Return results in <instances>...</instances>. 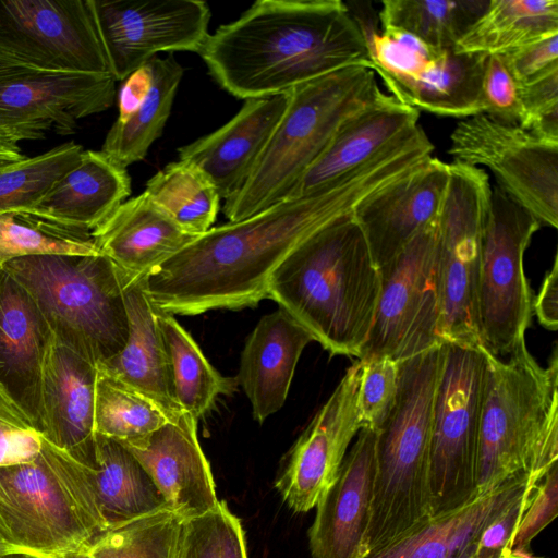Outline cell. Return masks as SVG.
<instances>
[{
	"instance_id": "obj_1",
	"label": "cell",
	"mask_w": 558,
	"mask_h": 558,
	"mask_svg": "<svg viewBox=\"0 0 558 558\" xmlns=\"http://www.w3.org/2000/svg\"><path fill=\"white\" fill-rule=\"evenodd\" d=\"M416 163L415 154L398 144L324 191L211 227L151 269L142 279L143 289L157 310L171 315L255 306L268 296L271 274L296 245L352 214L366 196Z\"/></svg>"
},
{
	"instance_id": "obj_2",
	"label": "cell",
	"mask_w": 558,
	"mask_h": 558,
	"mask_svg": "<svg viewBox=\"0 0 558 558\" xmlns=\"http://www.w3.org/2000/svg\"><path fill=\"white\" fill-rule=\"evenodd\" d=\"M199 54L215 81L245 100L351 65L373 70L361 24L340 0L256 1L209 35Z\"/></svg>"
},
{
	"instance_id": "obj_3",
	"label": "cell",
	"mask_w": 558,
	"mask_h": 558,
	"mask_svg": "<svg viewBox=\"0 0 558 558\" xmlns=\"http://www.w3.org/2000/svg\"><path fill=\"white\" fill-rule=\"evenodd\" d=\"M380 274L353 213L296 245L269 278L268 296L330 355L361 357Z\"/></svg>"
},
{
	"instance_id": "obj_4",
	"label": "cell",
	"mask_w": 558,
	"mask_h": 558,
	"mask_svg": "<svg viewBox=\"0 0 558 558\" xmlns=\"http://www.w3.org/2000/svg\"><path fill=\"white\" fill-rule=\"evenodd\" d=\"M484 355L476 492L520 473L538 483L558 462L557 349L546 367L525 343L506 361L485 349Z\"/></svg>"
},
{
	"instance_id": "obj_5",
	"label": "cell",
	"mask_w": 558,
	"mask_h": 558,
	"mask_svg": "<svg viewBox=\"0 0 558 558\" xmlns=\"http://www.w3.org/2000/svg\"><path fill=\"white\" fill-rule=\"evenodd\" d=\"M442 344L399 363L396 401L375 430L369 555L411 535L433 517L429 447Z\"/></svg>"
},
{
	"instance_id": "obj_6",
	"label": "cell",
	"mask_w": 558,
	"mask_h": 558,
	"mask_svg": "<svg viewBox=\"0 0 558 558\" xmlns=\"http://www.w3.org/2000/svg\"><path fill=\"white\" fill-rule=\"evenodd\" d=\"M288 106L241 190L223 205L230 222L289 197L340 125L385 94L375 72L351 65L288 92Z\"/></svg>"
},
{
	"instance_id": "obj_7",
	"label": "cell",
	"mask_w": 558,
	"mask_h": 558,
	"mask_svg": "<svg viewBox=\"0 0 558 558\" xmlns=\"http://www.w3.org/2000/svg\"><path fill=\"white\" fill-rule=\"evenodd\" d=\"M109 529L93 468L41 436L29 461L0 466V535L43 558L87 553Z\"/></svg>"
},
{
	"instance_id": "obj_8",
	"label": "cell",
	"mask_w": 558,
	"mask_h": 558,
	"mask_svg": "<svg viewBox=\"0 0 558 558\" xmlns=\"http://www.w3.org/2000/svg\"><path fill=\"white\" fill-rule=\"evenodd\" d=\"M31 293L52 335L97 365L129 335L124 274L105 255H34L2 265Z\"/></svg>"
},
{
	"instance_id": "obj_9",
	"label": "cell",
	"mask_w": 558,
	"mask_h": 558,
	"mask_svg": "<svg viewBox=\"0 0 558 558\" xmlns=\"http://www.w3.org/2000/svg\"><path fill=\"white\" fill-rule=\"evenodd\" d=\"M539 227L499 187L492 189L481 240L477 319L482 347L497 357L525 343L533 301L524 253Z\"/></svg>"
},
{
	"instance_id": "obj_10",
	"label": "cell",
	"mask_w": 558,
	"mask_h": 558,
	"mask_svg": "<svg viewBox=\"0 0 558 558\" xmlns=\"http://www.w3.org/2000/svg\"><path fill=\"white\" fill-rule=\"evenodd\" d=\"M438 256L437 217L379 268V296L360 361L401 362L442 344Z\"/></svg>"
},
{
	"instance_id": "obj_11",
	"label": "cell",
	"mask_w": 558,
	"mask_h": 558,
	"mask_svg": "<svg viewBox=\"0 0 558 558\" xmlns=\"http://www.w3.org/2000/svg\"><path fill=\"white\" fill-rule=\"evenodd\" d=\"M429 447L434 515L476 493L478 424L485 355L483 347L444 342Z\"/></svg>"
},
{
	"instance_id": "obj_12",
	"label": "cell",
	"mask_w": 558,
	"mask_h": 558,
	"mask_svg": "<svg viewBox=\"0 0 558 558\" xmlns=\"http://www.w3.org/2000/svg\"><path fill=\"white\" fill-rule=\"evenodd\" d=\"M490 194L489 179L482 168L456 160L449 163V181L438 216L444 342L482 347L477 279Z\"/></svg>"
},
{
	"instance_id": "obj_13",
	"label": "cell",
	"mask_w": 558,
	"mask_h": 558,
	"mask_svg": "<svg viewBox=\"0 0 558 558\" xmlns=\"http://www.w3.org/2000/svg\"><path fill=\"white\" fill-rule=\"evenodd\" d=\"M449 154L489 168L498 186L539 225L558 227V142L477 114L457 124Z\"/></svg>"
},
{
	"instance_id": "obj_14",
	"label": "cell",
	"mask_w": 558,
	"mask_h": 558,
	"mask_svg": "<svg viewBox=\"0 0 558 558\" xmlns=\"http://www.w3.org/2000/svg\"><path fill=\"white\" fill-rule=\"evenodd\" d=\"M0 48L43 71L111 74L93 0H0Z\"/></svg>"
},
{
	"instance_id": "obj_15",
	"label": "cell",
	"mask_w": 558,
	"mask_h": 558,
	"mask_svg": "<svg viewBox=\"0 0 558 558\" xmlns=\"http://www.w3.org/2000/svg\"><path fill=\"white\" fill-rule=\"evenodd\" d=\"M111 75L124 81L158 52L201 53L210 9L201 0H93Z\"/></svg>"
},
{
	"instance_id": "obj_16",
	"label": "cell",
	"mask_w": 558,
	"mask_h": 558,
	"mask_svg": "<svg viewBox=\"0 0 558 558\" xmlns=\"http://www.w3.org/2000/svg\"><path fill=\"white\" fill-rule=\"evenodd\" d=\"M361 362L349 367L289 451L275 487L296 513L316 507L335 483L349 445L362 428L357 407Z\"/></svg>"
},
{
	"instance_id": "obj_17",
	"label": "cell",
	"mask_w": 558,
	"mask_h": 558,
	"mask_svg": "<svg viewBox=\"0 0 558 558\" xmlns=\"http://www.w3.org/2000/svg\"><path fill=\"white\" fill-rule=\"evenodd\" d=\"M111 74L32 71L0 81V126L45 136L48 130L70 134L78 120L111 107Z\"/></svg>"
},
{
	"instance_id": "obj_18",
	"label": "cell",
	"mask_w": 558,
	"mask_h": 558,
	"mask_svg": "<svg viewBox=\"0 0 558 558\" xmlns=\"http://www.w3.org/2000/svg\"><path fill=\"white\" fill-rule=\"evenodd\" d=\"M448 181L449 163L429 157L355 206L353 218L378 269L438 217Z\"/></svg>"
},
{
	"instance_id": "obj_19",
	"label": "cell",
	"mask_w": 558,
	"mask_h": 558,
	"mask_svg": "<svg viewBox=\"0 0 558 558\" xmlns=\"http://www.w3.org/2000/svg\"><path fill=\"white\" fill-rule=\"evenodd\" d=\"M307 531L312 558H367L375 473V430L361 428Z\"/></svg>"
},
{
	"instance_id": "obj_20",
	"label": "cell",
	"mask_w": 558,
	"mask_h": 558,
	"mask_svg": "<svg viewBox=\"0 0 558 558\" xmlns=\"http://www.w3.org/2000/svg\"><path fill=\"white\" fill-rule=\"evenodd\" d=\"M97 364L52 335L40 384L43 436L93 468Z\"/></svg>"
},
{
	"instance_id": "obj_21",
	"label": "cell",
	"mask_w": 558,
	"mask_h": 558,
	"mask_svg": "<svg viewBox=\"0 0 558 558\" xmlns=\"http://www.w3.org/2000/svg\"><path fill=\"white\" fill-rule=\"evenodd\" d=\"M52 331L31 293L0 265V390L43 433L40 384Z\"/></svg>"
},
{
	"instance_id": "obj_22",
	"label": "cell",
	"mask_w": 558,
	"mask_h": 558,
	"mask_svg": "<svg viewBox=\"0 0 558 558\" xmlns=\"http://www.w3.org/2000/svg\"><path fill=\"white\" fill-rule=\"evenodd\" d=\"M124 447L148 473L167 508L184 520L203 515L218 505L214 475L197 437V421L191 415L183 413Z\"/></svg>"
},
{
	"instance_id": "obj_23",
	"label": "cell",
	"mask_w": 558,
	"mask_h": 558,
	"mask_svg": "<svg viewBox=\"0 0 558 558\" xmlns=\"http://www.w3.org/2000/svg\"><path fill=\"white\" fill-rule=\"evenodd\" d=\"M288 101V93L246 99L225 125L180 147V160L198 167L220 198H231L252 173Z\"/></svg>"
},
{
	"instance_id": "obj_24",
	"label": "cell",
	"mask_w": 558,
	"mask_h": 558,
	"mask_svg": "<svg viewBox=\"0 0 558 558\" xmlns=\"http://www.w3.org/2000/svg\"><path fill=\"white\" fill-rule=\"evenodd\" d=\"M420 111L385 95L347 119L288 198L324 191L347 174L411 136L421 125Z\"/></svg>"
},
{
	"instance_id": "obj_25",
	"label": "cell",
	"mask_w": 558,
	"mask_h": 558,
	"mask_svg": "<svg viewBox=\"0 0 558 558\" xmlns=\"http://www.w3.org/2000/svg\"><path fill=\"white\" fill-rule=\"evenodd\" d=\"M536 484L520 473L487 492H476L463 504L435 514L420 530L367 558H481L488 526Z\"/></svg>"
},
{
	"instance_id": "obj_26",
	"label": "cell",
	"mask_w": 558,
	"mask_h": 558,
	"mask_svg": "<svg viewBox=\"0 0 558 558\" xmlns=\"http://www.w3.org/2000/svg\"><path fill=\"white\" fill-rule=\"evenodd\" d=\"M312 341L310 332L280 307L263 316L248 335L235 379L255 421L263 423L282 408L299 359Z\"/></svg>"
},
{
	"instance_id": "obj_27",
	"label": "cell",
	"mask_w": 558,
	"mask_h": 558,
	"mask_svg": "<svg viewBox=\"0 0 558 558\" xmlns=\"http://www.w3.org/2000/svg\"><path fill=\"white\" fill-rule=\"evenodd\" d=\"M131 193L126 167L102 150H83L77 163L63 174L27 213L51 223L92 233Z\"/></svg>"
},
{
	"instance_id": "obj_28",
	"label": "cell",
	"mask_w": 558,
	"mask_h": 558,
	"mask_svg": "<svg viewBox=\"0 0 558 558\" xmlns=\"http://www.w3.org/2000/svg\"><path fill=\"white\" fill-rule=\"evenodd\" d=\"M92 235L100 254L130 279H143L196 238L183 231L145 191L123 202Z\"/></svg>"
},
{
	"instance_id": "obj_29",
	"label": "cell",
	"mask_w": 558,
	"mask_h": 558,
	"mask_svg": "<svg viewBox=\"0 0 558 558\" xmlns=\"http://www.w3.org/2000/svg\"><path fill=\"white\" fill-rule=\"evenodd\" d=\"M124 281L129 335L123 349L97 368L153 400L173 421L183 412L175 402L168 353L157 320V308L145 293L142 279Z\"/></svg>"
},
{
	"instance_id": "obj_30",
	"label": "cell",
	"mask_w": 558,
	"mask_h": 558,
	"mask_svg": "<svg viewBox=\"0 0 558 558\" xmlns=\"http://www.w3.org/2000/svg\"><path fill=\"white\" fill-rule=\"evenodd\" d=\"M487 54L445 49L418 77L386 84L391 96L416 110L442 117L483 114L482 82Z\"/></svg>"
},
{
	"instance_id": "obj_31",
	"label": "cell",
	"mask_w": 558,
	"mask_h": 558,
	"mask_svg": "<svg viewBox=\"0 0 558 558\" xmlns=\"http://www.w3.org/2000/svg\"><path fill=\"white\" fill-rule=\"evenodd\" d=\"M94 481L109 527L168 509L153 480L122 444L96 434Z\"/></svg>"
},
{
	"instance_id": "obj_32",
	"label": "cell",
	"mask_w": 558,
	"mask_h": 558,
	"mask_svg": "<svg viewBox=\"0 0 558 558\" xmlns=\"http://www.w3.org/2000/svg\"><path fill=\"white\" fill-rule=\"evenodd\" d=\"M558 34V0H489L454 46L458 52L505 54Z\"/></svg>"
},
{
	"instance_id": "obj_33",
	"label": "cell",
	"mask_w": 558,
	"mask_h": 558,
	"mask_svg": "<svg viewBox=\"0 0 558 558\" xmlns=\"http://www.w3.org/2000/svg\"><path fill=\"white\" fill-rule=\"evenodd\" d=\"M157 320L168 353L175 402L183 413L198 421L211 410L220 395H231L238 381L221 375L208 362L171 314L157 310Z\"/></svg>"
},
{
	"instance_id": "obj_34",
	"label": "cell",
	"mask_w": 558,
	"mask_h": 558,
	"mask_svg": "<svg viewBox=\"0 0 558 558\" xmlns=\"http://www.w3.org/2000/svg\"><path fill=\"white\" fill-rule=\"evenodd\" d=\"M153 86L136 110L124 121H117L108 131L102 151L121 165L145 158L151 144L162 134L183 76V68L172 53L149 60Z\"/></svg>"
},
{
	"instance_id": "obj_35",
	"label": "cell",
	"mask_w": 558,
	"mask_h": 558,
	"mask_svg": "<svg viewBox=\"0 0 558 558\" xmlns=\"http://www.w3.org/2000/svg\"><path fill=\"white\" fill-rule=\"evenodd\" d=\"M489 0H384L379 20L385 28H399L437 49H453L484 13Z\"/></svg>"
},
{
	"instance_id": "obj_36",
	"label": "cell",
	"mask_w": 558,
	"mask_h": 558,
	"mask_svg": "<svg viewBox=\"0 0 558 558\" xmlns=\"http://www.w3.org/2000/svg\"><path fill=\"white\" fill-rule=\"evenodd\" d=\"M145 192L183 231L195 236L211 228L221 199L198 167L180 159L151 177Z\"/></svg>"
},
{
	"instance_id": "obj_37",
	"label": "cell",
	"mask_w": 558,
	"mask_h": 558,
	"mask_svg": "<svg viewBox=\"0 0 558 558\" xmlns=\"http://www.w3.org/2000/svg\"><path fill=\"white\" fill-rule=\"evenodd\" d=\"M174 422L153 400L97 368L95 433L124 446L140 441Z\"/></svg>"
},
{
	"instance_id": "obj_38",
	"label": "cell",
	"mask_w": 558,
	"mask_h": 558,
	"mask_svg": "<svg viewBox=\"0 0 558 558\" xmlns=\"http://www.w3.org/2000/svg\"><path fill=\"white\" fill-rule=\"evenodd\" d=\"M185 520L169 509L109 527L89 546L90 558H180Z\"/></svg>"
},
{
	"instance_id": "obj_39",
	"label": "cell",
	"mask_w": 558,
	"mask_h": 558,
	"mask_svg": "<svg viewBox=\"0 0 558 558\" xmlns=\"http://www.w3.org/2000/svg\"><path fill=\"white\" fill-rule=\"evenodd\" d=\"M83 150L81 145L68 142L0 166V214L33 208L77 163Z\"/></svg>"
},
{
	"instance_id": "obj_40",
	"label": "cell",
	"mask_w": 558,
	"mask_h": 558,
	"mask_svg": "<svg viewBox=\"0 0 558 558\" xmlns=\"http://www.w3.org/2000/svg\"><path fill=\"white\" fill-rule=\"evenodd\" d=\"M98 255L92 233L69 229L27 213L0 214V265L34 255Z\"/></svg>"
},
{
	"instance_id": "obj_41",
	"label": "cell",
	"mask_w": 558,
	"mask_h": 558,
	"mask_svg": "<svg viewBox=\"0 0 558 558\" xmlns=\"http://www.w3.org/2000/svg\"><path fill=\"white\" fill-rule=\"evenodd\" d=\"M361 27L373 70L383 78L385 85L418 77L445 50L434 48L403 29L385 28L377 33L367 31L362 25Z\"/></svg>"
},
{
	"instance_id": "obj_42",
	"label": "cell",
	"mask_w": 558,
	"mask_h": 558,
	"mask_svg": "<svg viewBox=\"0 0 558 558\" xmlns=\"http://www.w3.org/2000/svg\"><path fill=\"white\" fill-rule=\"evenodd\" d=\"M180 558H248L242 523L225 500L185 520Z\"/></svg>"
},
{
	"instance_id": "obj_43",
	"label": "cell",
	"mask_w": 558,
	"mask_h": 558,
	"mask_svg": "<svg viewBox=\"0 0 558 558\" xmlns=\"http://www.w3.org/2000/svg\"><path fill=\"white\" fill-rule=\"evenodd\" d=\"M360 362L362 367L357 407L362 428L376 430L396 401L399 363L389 357H374Z\"/></svg>"
},
{
	"instance_id": "obj_44",
	"label": "cell",
	"mask_w": 558,
	"mask_h": 558,
	"mask_svg": "<svg viewBox=\"0 0 558 558\" xmlns=\"http://www.w3.org/2000/svg\"><path fill=\"white\" fill-rule=\"evenodd\" d=\"M522 108L519 126L558 142V66L519 85Z\"/></svg>"
},
{
	"instance_id": "obj_45",
	"label": "cell",
	"mask_w": 558,
	"mask_h": 558,
	"mask_svg": "<svg viewBox=\"0 0 558 558\" xmlns=\"http://www.w3.org/2000/svg\"><path fill=\"white\" fill-rule=\"evenodd\" d=\"M483 114L508 124H519L522 114L519 84L501 54L486 58L482 82Z\"/></svg>"
},
{
	"instance_id": "obj_46",
	"label": "cell",
	"mask_w": 558,
	"mask_h": 558,
	"mask_svg": "<svg viewBox=\"0 0 558 558\" xmlns=\"http://www.w3.org/2000/svg\"><path fill=\"white\" fill-rule=\"evenodd\" d=\"M40 446L41 436L0 390V466L32 460Z\"/></svg>"
},
{
	"instance_id": "obj_47",
	"label": "cell",
	"mask_w": 558,
	"mask_h": 558,
	"mask_svg": "<svg viewBox=\"0 0 558 558\" xmlns=\"http://www.w3.org/2000/svg\"><path fill=\"white\" fill-rule=\"evenodd\" d=\"M558 462L553 464L532 493L527 508L515 531L512 551L530 553L532 541L558 513Z\"/></svg>"
},
{
	"instance_id": "obj_48",
	"label": "cell",
	"mask_w": 558,
	"mask_h": 558,
	"mask_svg": "<svg viewBox=\"0 0 558 558\" xmlns=\"http://www.w3.org/2000/svg\"><path fill=\"white\" fill-rule=\"evenodd\" d=\"M512 77L520 85L558 66V34L501 54Z\"/></svg>"
},
{
	"instance_id": "obj_49",
	"label": "cell",
	"mask_w": 558,
	"mask_h": 558,
	"mask_svg": "<svg viewBox=\"0 0 558 558\" xmlns=\"http://www.w3.org/2000/svg\"><path fill=\"white\" fill-rule=\"evenodd\" d=\"M151 86L153 71L148 61L124 80L119 93L117 121L126 120L147 97Z\"/></svg>"
},
{
	"instance_id": "obj_50",
	"label": "cell",
	"mask_w": 558,
	"mask_h": 558,
	"mask_svg": "<svg viewBox=\"0 0 558 558\" xmlns=\"http://www.w3.org/2000/svg\"><path fill=\"white\" fill-rule=\"evenodd\" d=\"M539 324L549 330L558 328V256L555 255L553 266L546 274L539 292L533 303Z\"/></svg>"
},
{
	"instance_id": "obj_51",
	"label": "cell",
	"mask_w": 558,
	"mask_h": 558,
	"mask_svg": "<svg viewBox=\"0 0 558 558\" xmlns=\"http://www.w3.org/2000/svg\"><path fill=\"white\" fill-rule=\"evenodd\" d=\"M39 140L36 135L11 128L0 126V166L16 161L25 157L21 149V142Z\"/></svg>"
},
{
	"instance_id": "obj_52",
	"label": "cell",
	"mask_w": 558,
	"mask_h": 558,
	"mask_svg": "<svg viewBox=\"0 0 558 558\" xmlns=\"http://www.w3.org/2000/svg\"><path fill=\"white\" fill-rule=\"evenodd\" d=\"M32 71L39 70L23 59L0 48V81Z\"/></svg>"
},
{
	"instance_id": "obj_53",
	"label": "cell",
	"mask_w": 558,
	"mask_h": 558,
	"mask_svg": "<svg viewBox=\"0 0 558 558\" xmlns=\"http://www.w3.org/2000/svg\"><path fill=\"white\" fill-rule=\"evenodd\" d=\"M19 551L0 535V556Z\"/></svg>"
},
{
	"instance_id": "obj_54",
	"label": "cell",
	"mask_w": 558,
	"mask_h": 558,
	"mask_svg": "<svg viewBox=\"0 0 558 558\" xmlns=\"http://www.w3.org/2000/svg\"><path fill=\"white\" fill-rule=\"evenodd\" d=\"M0 558H43V557L33 555L29 553L16 551V553L8 554L4 556H0Z\"/></svg>"
},
{
	"instance_id": "obj_55",
	"label": "cell",
	"mask_w": 558,
	"mask_h": 558,
	"mask_svg": "<svg viewBox=\"0 0 558 558\" xmlns=\"http://www.w3.org/2000/svg\"><path fill=\"white\" fill-rule=\"evenodd\" d=\"M501 558H542L538 556H535L532 551L530 553H511L507 556H504Z\"/></svg>"
},
{
	"instance_id": "obj_56",
	"label": "cell",
	"mask_w": 558,
	"mask_h": 558,
	"mask_svg": "<svg viewBox=\"0 0 558 558\" xmlns=\"http://www.w3.org/2000/svg\"><path fill=\"white\" fill-rule=\"evenodd\" d=\"M59 558H90L87 553H81V554H74V555H68Z\"/></svg>"
}]
</instances>
